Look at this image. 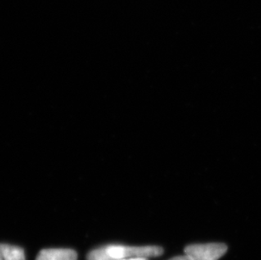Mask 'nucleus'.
Here are the masks:
<instances>
[{
    "mask_svg": "<svg viewBox=\"0 0 261 260\" xmlns=\"http://www.w3.org/2000/svg\"><path fill=\"white\" fill-rule=\"evenodd\" d=\"M169 260H192V258H190V256L185 254L182 256H177V257H174V258H171Z\"/></svg>",
    "mask_w": 261,
    "mask_h": 260,
    "instance_id": "6",
    "label": "nucleus"
},
{
    "mask_svg": "<svg viewBox=\"0 0 261 260\" xmlns=\"http://www.w3.org/2000/svg\"><path fill=\"white\" fill-rule=\"evenodd\" d=\"M227 247L223 243L192 244L185 248V254L192 260H218L227 253Z\"/></svg>",
    "mask_w": 261,
    "mask_h": 260,
    "instance_id": "2",
    "label": "nucleus"
},
{
    "mask_svg": "<svg viewBox=\"0 0 261 260\" xmlns=\"http://www.w3.org/2000/svg\"><path fill=\"white\" fill-rule=\"evenodd\" d=\"M36 260H77V253L72 249L49 248L41 251Z\"/></svg>",
    "mask_w": 261,
    "mask_h": 260,
    "instance_id": "3",
    "label": "nucleus"
},
{
    "mask_svg": "<svg viewBox=\"0 0 261 260\" xmlns=\"http://www.w3.org/2000/svg\"><path fill=\"white\" fill-rule=\"evenodd\" d=\"M121 260H147V258H124V259Z\"/></svg>",
    "mask_w": 261,
    "mask_h": 260,
    "instance_id": "7",
    "label": "nucleus"
},
{
    "mask_svg": "<svg viewBox=\"0 0 261 260\" xmlns=\"http://www.w3.org/2000/svg\"><path fill=\"white\" fill-rule=\"evenodd\" d=\"M87 260H112L107 253L106 248L101 247V248H96L91 251L87 255Z\"/></svg>",
    "mask_w": 261,
    "mask_h": 260,
    "instance_id": "5",
    "label": "nucleus"
},
{
    "mask_svg": "<svg viewBox=\"0 0 261 260\" xmlns=\"http://www.w3.org/2000/svg\"><path fill=\"white\" fill-rule=\"evenodd\" d=\"M107 253L112 260H121L129 258H148L158 257L163 253V249L158 246L128 247L123 245H107Z\"/></svg>",
    "mask_w": 261,
    "mask_h": 260,
    "instance_id": "1",
    "label": "nucleus"
},
{
    "mask_svg": "<svg viewBox=\"0 0 261 260\" xmlns=\"http://www.w3.org/2000/svg\"><path fill=\"white\" fill-rule=\"evenodd\" d=\"M0 260H3L2 258H1V255H0Z\"/></svg>",
    "mask_w": 261,
    "mask_h": 260,
    "instance_id": "8",
    "label": "nucleus"
},
{
    "mask_svg": "<svg viewBox=\"0 0 261 260\" xmlns=\"http://www.w3.org/2000/svg\"><path fill=\"white\" fill-rule=\"evenodd\" d=\"M0 255L3 260H25L22 248L6 243H0Z\"/></svg>",
    "mask_w": 261,
    "mask_h": 260,
    "instance_id": "4",
    "label": "nucleus"
}]
</instances>
